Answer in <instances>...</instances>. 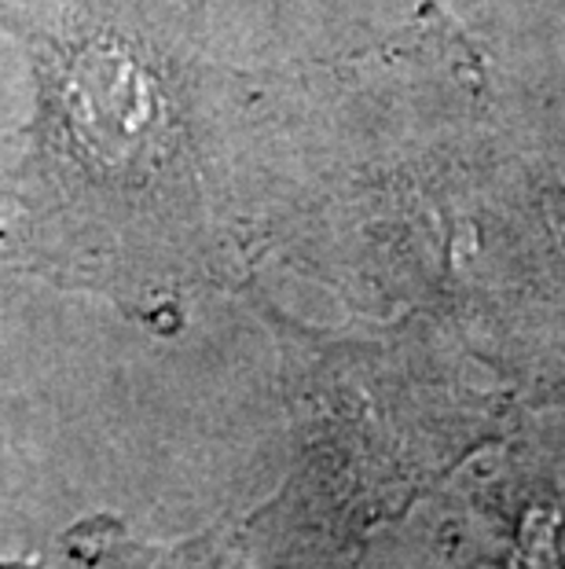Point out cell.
<instances>
[{
    "label": "cell",
    "instance_id": "obj_1",
    "mask_svg": "<svg viewBox=\"0 0 565 569\" xmlns=\"http://www.w3.org/2000/svg\"><path fill=\"white\" fill-rule=\"evenodd\" d=\"M0 27L38 67L22 236L63 276L122 298L191 206L173 56L143 0H0Z\"/></svg>",
    "mask_w": 565,
    "mask_h": 569
}]
</instances>
